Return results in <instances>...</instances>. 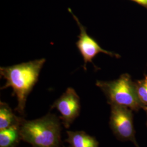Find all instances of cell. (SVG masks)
I'll return each instance as SVG.
<instances>
[{"label":"cell","mask_w":147,"mask_h":147,"mask_svg":"<svg viewBox=\"0 0 147 147\" xmlns=\"http://www.w3.org/2000/svg\"></svg>","instance_id":"13"},{"label":"cell","mask_w":147,"mask_h":147,"mask_svg":"<svg viewBox=\"0 0 147 147\" xmlns=\"http://www.w3.org/2000/svg\"><path fill=\"white\" fill-rule=\"evenodd\" d=\"M96 85L105 94L110 105L125 106L135 111L143 109L137 94L135 82L129 75L123 74L113 81H97Z\"/></svg>","instance_id":"3"},{"label":"cell","mask_w":147,"mask_h":147,"mask_svg":"<svg viewBox=\"0 0 147 147\" xmlns=\"http://www.w3.org/2000/svg\"><path fill=\"white\" fill-rule=\"evenodd\" d=\"M51 109H56L61 114L60 119L64 126L68 129L79 117L81 111L80 99L75 89L69 87L56 100Z\"/></svg>","instance_id":"5"},{"label":"cell","mask_w":147,"mask_h":147,"mask_svg":"<svg viewBox=\"0 0 147 147\" xmlns=\"http://www.w3.org/2000/svg\"><path fill=\"white\" fill-rule=\"evenodd\" d=\"M143 5H147V0H132Z\"/></svg>","instance_id":"11"},{"label":"cell","mask_w":147,"mask_h":147,"mask_svg":"<svg viewBox=\"0 0 147 147\" xmlns=\"http://www.w3.org/2000/svg\"><path fill=\"white\" fill-rule=\"evenodd\" d=\"M21 117L16 116L9 106L5 102H0V130L19 124Z\"/></svg>","instance_id":"9"},{"label":"cell","mask_w":147,"mask_h":147,"mask_svg":"<svg viewBox=\"0 0 147 147\" xmlns=\"http://www.w3.org/2000/svg\"><path fill=\"white\" fill-rule=\"evenodd\" d=\"M145 111H146V112H147V109Z\"/></svg>","instance_id":"12"},{"label":"cell","mask_w":147,"mask_h":147,"mask_svg":"<svg viewBox=\"0 0 147 147\" xmlns=\"http://www.w3.org/2000/svg\"><path fill=\"white\" fill-rule=\"evenodd\" d=\"M68 10L73 16L80 28V32L78 36L79 40L76 42V45L84 59V70H87L86 65L87 63H92V60L99 53H104L111 56L118 57V55L106 51L101 48L94 39L87 34L86 27H84V26L79 21L78 17L74 14L70 8H69Z\"/></svg>","instance_id":"6"},{"label":"cell","mask_w":147,"mask_h":147,"mask_svg":"<svg viewBox=\"0 0 147 147\" xmlns=\"http://www.w3.org/2000/svg\"><path fill=\"white\" fill-rule=\"evenodd\" d=\"M68 142L71 147H99V142L94 137L83 131H67Z\"/></svg>","instance_id":"7"},{"label":"cell","mask_w":147,"mask_h":147,"mask_svg":"<svg viewBox=\"0 0 147 147\" xmlns=\"http://www.w3.org/2000/svg\"><path fill=\"white\" fill-rule=\"evenodd\" d=\"M131 109L125 106L111 105L109 124L116 138L121 141H130L140 147L135 136L134 116Z\"/></svg>","instance_id":"4"},{"label":"cell","mask_w":147,"mask_h":147,"mask_svg":"<svg viewBox=\"0 0 147 147\" xmlns=\"http://www.w3.org/2000/svg\"><path fill=\"white\" fill-rule=\"evenodd\" d=\"M20 124L0 130V147L17 146L21 140Z\"/></svg>","instance_id":"8"},{"label":"cell","mask_w":147,"mask_h":147,"mask_svg":"<svg viewBox=\"0 0 147 147\" xmlns=\"http://www.w3.org/2000/svg\"><path fill=\"white\" fill-rule=\"evenodd\" d=\"M135 84L138 99L143 109L146 110L147 109V75L142 80L135 82Z\"/></svg>","instance_id":"10"},{"label":"cell","mask_w":147,"mask_h":147,"mask_svg":"<svg viewBox=\"0 0 147 147\" xmlns=\"http://www.w3.org/2000/svg\"><path fill=\"white\" fill-rule=\"evenodd\" d=\"M62 124L60 118L50 113L33 120L21 118V140L29 143L32 147H59Z\"/></svg>","instance_id":"2"},{"label":"cell","mask_w":147,"mask_h":147,"mask_svg":"<svg viewBox=\"0 0 147 147\" xmlns=\"http://www.w3.org/2000/svg\"><path fill=\"white\" fill-rule=\"evenodd\" d=\"M45 61L42 58L0 68L1 76L5 80V84L1 89L9 87L13 89L18 100L16 110L22 115L25 114L28 96L37 84Z\"/></svg>","instance_id":"1"}]
</instances>
